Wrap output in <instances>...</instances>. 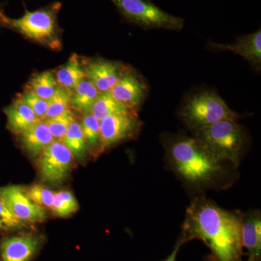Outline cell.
<instances>
[{
  "label": "cell",
  "mask_w": 261,
  "mask_h": 261,
  "mask_svg": "<svg viewBox=\"0 0 261 261\" xmlns=\"http://www.w3.org/2000/svg\"><path fill=\"white\" fill-rule=\"evenodd\" d=\"M182 228L185 243L197 239L210 249L207 261H244L240 214L198 197L187 208Z\"/></svg>",
  "instance_id": "obj_1"
},
{
  "label": "cell",
  "mask_w": 261,
  "mask_h": 261,
  "mask_svg": "<svg viewBox=\"0 0 261 261\" xmlns=\"http://www.w3.org/2000/svg\"><path fill=\"white\" fill-rule=\"evenodd\" d=\"M163 146L173 171L190 186L212 188L227 185L228 163L216 159L195 137L165 136Z\"/></svg>",
  "instance_id": "obj_2"
},
{
  "label": "cell",
  "mask_w": 261,
  "mask_h": 261,
  "mask_svg": "<svg viewBox=\"0 0 261 261\" xmlns=\"http://www.w3.org/2000/svg\"><path fill=\"white\" fill-rule=\"evenodd\" d=\"M195 137L221 162L240 165L247 147V135L235 120H223L195 132Z\"/></svg>",
  "instance_id": "obj_3"
},
{
  "label": "cell",
  "mask_w": 261,
  "mask_h": 261,
  "mask_svg": "<svg viewBox=\"0 0 261 261\" xmlns=\"http://www.w3.org/2000/svg\"><path fill=\"white\" fill-rule=\"evenodd\" d=\"M179 115L185 124L195 132L223 120L237 121L241 117L219 94L211 90L201 91L187 97Z\"/></svg>",
  "instance_id": "obj_4"
},
{
  "label": "cell",
  "mask_w": 261,
  "mask_h": 261,
  "mask_svg": "<svg viewBox=\"0 0 261 261\" xmlns=\"http://www.w3.org/2000/svg\"><path fill=\"white\" fill-rule=\"evenodd\" d=\"M61 6V3L57 2L41 9L27 11L19 18L7 17L5 27L51 49H59L61 44L58 15Z\"/></svg>",
  "instance_id": "obj_5"
},
{
  "label": "cell",
  "mask_w": 261,
  "mask_h": 261,
  "mask_svg": "<svg viewBox=\"0 0 261 261\" xmlns=\"http://www.w3.org/2000/svg\"><path fill=\"white\" fill-rule=\"evenodd\" d=\"M123 16L136 25L147 29L181 30L183 19L163 11L148 0H111Z\"/></svg>",
  "instance_id": "obj_6"
},
{
  "label": "cell",
  "mask_w": 261,
  "mask_h": 261,
  "mask_svg": "<svg viewBox=\"0 0 261 261\" xmlns=\"http://www.w3.org/2000/svg\"><path fill=\"white\" fill-rule=\"evenodd\" d=\"M73 155L61 141L55 140L39 154L38 168L43 181L58 185L69 176Z\"/></svg>",
  "instance_id": "obj_7"
},
{
  "label": "cell",
  "mask_w": 261,
  "mask_h": 261,
  "mask_svg": "<svg viewBox=\"0 0 261 261\" xmlns=\"http://www.w3.org/2000/svg\"><path fill=\"white\" fill-rule=\"evenodd\" d=\"M109 92L122 106L137 114L147 97L149 87L142 75L134 68L126 66L119 80Z\"/></svg>",
  "instance_id": "obj_8"
},
{
  "label": "cell",
  "mask_w": 261,
  "mask_h": 261,
  "mask_svg": "<svg viewBox=\"0 0 261 261\" xmlns=\"http://www.w3.org/2000/svg\"><path fill=\"white\" fill-rule=\"evenodd\" d=\"M142 122L132 113L112 115L100 121L101 150L126 140L135 138L140 132Z\"/></svg>",
  "instance_id": "obj_9"
},
{
  "label": "cell",
  "mask_w": 261,
  "mask_h": 261,
  "mask_svg": "<svg viewBox=\"0 0 261 261\" xmlns=\"http://www.w3.org/2000/svg\"><path fill=\"white\" fill-rule=\"evenodd\" d=\"M0 198L10 212L25 224L42 222L46 219L44 208L34 203L21 187H1Z\"/></svg>",
  "instance_id": "obj_10"
},
{
  "label": "cell",
  "mask_w": 261,
  "mask_h": 261,
  "mask_svg": "<svg viewBox=\"0 0 261 261\" xmlns=\"http://www.w3.org/2000/svg\"><path fill=\"white\" fill-rule=\"evenodd\" d=\"M83 65L86 78L100 93L109 92L113 89L126 67L120 62L102 58L85 62Z\"/></svg>",
  "instance_id": "obj_11"
},
{
  "label": "cell",
  "mask_w": 261,
  "mask_h": 261,
  "mask_svg": "<svg viewBox=\"0 0 261 261\" xmlns=\"http://www.w3.org/2000/svg\"><path fill=\"white\" fill-rule=\"evenodd\" d=\"M41 244L40 238L30 233L5 238L0 245V261H31Z\"/></svg>",
  "instance_id": "obj_12"
},
{
  "label": "cell",
  "mask_w": 261,
  "mask_h": 261,
  "mask_svg": "<svg viewBox=\"0 0 261 261\" xmlns=\"http://www.w3.org/2000/svg\"><path fill=\"white\" fill-rule=\"evenodd\" d=\"M207 47L216 51H230L243 57L252 68L258 71L261 68V31L239 38L233 44L209 42Z\"/></svg>",
  "instance_id": "obj_13"
},
{
  "label": "cell",
  "mask_w": 261,
  "mask_h": 261,
  "mask_svg": "<svg viewBox=\"0 0 261 261\" xmlns=\"http://www.w3.org/2000/svg\"><path fill=\"white\" fill-rule=\"evenodd\" d=\"M241 239L243 247L247 250V261H260L261 216L255 211L240 214Z\"/></svg>",
  "instance_id": "obj_14"
},
{
  "label": "cell",
  "mask_w": 261,
  "mask_h": 261,
  "mask_svg": "<svg viewBox=\"0 0 261 261\" xmlns=\"http://www.w3.org/2000/svg\"><path fill=\"white\" fill-rule=\"evenodd\" d=\"M4 112L7 116L8 128L13 133L18 135L42 121L19 97L5 108Z\"/></svg>",
  "instance_id": "obj_15"
},
{
  "label": "cell",
  "mask_w": 261,
  "mask_h": 261,
  "mask_svg": "<svg viewBox=\"0 0 261 261\" xmlns=\"http://www.w3.org/2000/svg\"><path fill=\"white\" fill-rule=\"evenodd\" d=\"M20 135L24 149L33 157L39 156L56 140L44 121L38 122Z\"/></svg>",
  "instance_id": "obj_16"
},
{
  "label": "cell",
  "mask_w": 261,
  "mask_h": 261,
  "mask_svg": "<svg viewBox=\"0 0 261 261\" xmlns=\"http://www.w3.org/2000/svg\"><path fill=\"white\" fill-rule=\"evenodd\" d=\"M58 87L73 91L86 78L83 63L76 55H73L68 62L56 72Z\"/></svg>",
  "instance_id": "obj_17"
},
{
  "label": "cell",
  "mask_w": 261,
  "mask_h": 261,
  "mask_svg": "<svg viewBox=\"0 0 261 261\" xmlns=\"http://www.w3.org/2000/svg\"><path fill=\"white\" fill-rule=\"evenodd\" d=\"M99 93L95 86L85 78L72 92L71 106L80 112H89Z\"/></svg>",
  "instance_id": "obj_18"
},
{
  "label": "cell",
  "mask_w": 261,
  "mask_h": 261,
  "mask_svg": "<svg viewBox=\"0 0 261 261\" xmlns=\"http://www.w3.org/2000/svg\"><path fill=\"white\" fill-rule=\"evenodd\" d=\"M61 142L69 149L75 159L80 161L85 160L89 147L78 121L75 120L70 124Z\"/></svg>",
  "instance_id": "obj_19"
},
{
  "label": "cell",
  "mask_w": 261,
  "mask_h": 261,
  "mask_svg": "<svg viewBox=\"0 0 261 261\" xmlns=\"http://www.w3.org/2000/svg\"><path fill=\"white\" fill-rule=\"evenodd\" d=\"M89 112L99 121H102L106 117L112 116V115L125 114V113L135 114L128 111L124 106H122L121 103L116 101L110 92L99 93Z\"/></svg>",
  "instance_id": "obj_20"
},
{
  "label": "cell",
  "mask_w": 261,
  "mask_h": 261,
  "mask_svg": "<svg viewBox=\"0 0 261 261\" xmlns=\"http://www.w3.org/2000/svg\"><path fill=\"white\" fill-rule=\"evenodd\" d=\"M58 87L56 75L47 70L34 75L27 84L25 90L47 101L56 92Z\"/></svg>",
  "instance_id": "obj_21"
},
{
  "label": "cell",
  "mask_w": 261,
  "mask_h": 261,
  "mask_svg": "<svg viewBox=\"0 0 261 261\" xmlns=\"http://www.w3.org/2000/svg\"><path fill=\"white\" fill-rule=\"evenodd\" d=\"M81 128L87 142L88 147L97 151L101 150L100 121L97 120L90 112L84 113L80 122Z\"/></svg>",
  "instance_id": "obj_22"
},
{
  "label": "cell",
  "mask_w": 261,
  "mask_h": 261,
  "mask_svg": "<svg viewBox=\"0 0 261 261\" xmlns=\"http://www.w3.org/2000/svg\"><path fill=\"white\" fill-rule=\"evenodd\" d=\"M72 92L73 91L58 87L54 94L47 100V111L44 120L58 116L70 110Z\"/></svg>",
  "instance_id": "obj_23"
},
{
  "label": "cell",
  "mask_w": 261,
  "mask_h": 261,
  "mask_svg": "<svg viewBox=\"0 0 261 261\" xmlns=\"http://www.w3.org/2000/svg\"><path fill=\"white\" fill-rule=\"evenodd\" d=\"M79 210V203L75 196L69 191H61L56 193L53 214L58 217L65 218L75 214Z\"/></svg>",
  "instance_id": "obj_24"
},
{
  "label": "cell",
  "mask_w": 261,
  "mask_h": 261,
  "mask_svg": "<svg viewBox=\"0 0 261 261\" xmlns=\"http://www.w3.org/2000/svg\"><path fill=\"white\" fill-rule=\"evenodd\" d=\"M75 120L73 113L70 110H68L58 116L44 120V121L47 124L55 140L62 141L70 124Z\"/></svg>",
  "instance_id": "obj_25"
},
{
  "label": "cell",
  "mask_w": 261,
  "mask_h": 261,
  "mask_svg": "<svg viewBox=\"0 0 261 261\" xmlns=\"http://www.w3.org/2000/svg\"><path fill=\"white\" fill-rule=\"evenodd\" d=\"M25 193L34 203L41 206L43 208L46 207L50 210L53 208L56 193L49 189L41 185H34L29 187Z\"/></svg>",
  "instance_id": "obj_26"
},
{
  "label": "cell",
  "mask_w": 261,
  "mask_h": 261,
  "mask_svg": "<svg viewBox=\"0 0 261 261\" xmlns=\"http://www.w3.org/2000/svg\"><path fill=\"white\" fill-rule=\"evenodd\" d=\"M19 98L35 113L39 119L44 121L47 113L48 102L47 100L38 97L32 92L25 90L23 93L19 94Z\"/></svg>",
  "instance_id": "obj_27"
},
{
  "label": "cell",
  "mask_w": 261,
  "mask_h": 261,
  "mask_svg": "<svg viewBox=\"0 0 261 261\" xmlns=\"http://www.w3.org/2000/svg\"><path fill=\"white\" fill-rule=\"evenodd\" d=\"M27 225L17 219L0 198V231L20 229Z\"/></svg>",
  "instance_id": "obj_28"
},
{
  "label": "cell",
  "mask_w": 261,
  "mask_h": 261,
  "mask_svg": "<svg viewBox=\"0 0 261 261\" xmlns=\"http://www.w3.org/2000/svg\"><path fill=\"white\" fill-rule=\"evenodd\" d=\"M185 242L181 238L178 239L177 243L175 245L174 248H173L172 252L170 254L169 256L167 257L164 261H176V257H177L178 252L179 251L180 247L182 245L185 244Z\"/></svg>",
  "instance_id": "obj_29"
},
{
  "label": "cell",
  "mask_w": 261,
  "mask_h": 261,
  "mask_svg": "<svg viewBox=\"0 0 261 261\" xmlns=\"http://www.w3.org/2000/svg\"><path fill=\"white\" fill-rule=\"evenodd\" d=\"M7 16L3 13L0 9V27H5V20H6Z\"/></svg>",
  "instance_id": "obj_30"
}]
</instances>
